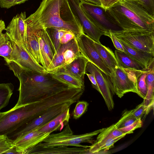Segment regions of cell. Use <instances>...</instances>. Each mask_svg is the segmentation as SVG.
<instances>
[{
    "instance_id": "obj_38",
    "label": "cell",
    "mask_w": 154,
    "mask_h": 154,
    "mask_svg": "<svg viewBox=\"0 0 154 154\" xmlns=\"http://www.w3.org/2000/svg\"><path fill=\"white\" fill-rule=\"evenodd\" d=\"M137 119L132 114V110L128 111L127 116L123 120L118 128L127 126L133 123Z\"/></svg>"
},
{
    "instance_id": "obj_10",
    "label": "cell",
    "mask_w": 154,
    "mask_h": 154,
    "mask_svg": "<svg viewBox=\"0 0 154 154\" xmlns=\"http://www.w3.org/2000/svg\"><path fill=\"white\" fill-rule=\"evenodd\" d=\"M81 55L75 37L66 44H60L46 71L48 72H54Z\"/></svg>"
},
{
    "instance_id": "obj_20",
    "label": "cell",
    "mask_w": 154,
    "mask_h": 154,
    "mask_svg": "<svg viewBox=\"0 0 154 154\" xmlns=\"http://www.w3.org/2000/svg\"><path fill=\"white\" fill-rule=\"evenodd\" d=\"M88 60L82 55L70 63L58 70L65 72L79 80L84 84V78L87 63Z\"/></svg>"
},
{
    "instance_id": "obj_24",
    "label": "cell",
    "mask_w": 154,
    "mask_h": 154,
    "mask_svg": "<svg viewBox=\"0 0 154 154\" xmlns=\"http://www.w3.org/2000/svg\"><path fill=\"white\" fill-rule=\"evenodd\" d=\"M115 54L119 66L125 69L142 70L146 68L142 64L131 58L124 52L116 50Z\"/></svg>"
},
{
    "instance_id": "obj_3",
    "label": "cell",
    "mask_w": 154,
    "mask_h": 154,
    "mask_svg": "<svg viewBox=\"0 0 154 154\" xmlns=\"http://www.w3.org/2000/svg\"><path fill=\"white\" fill-rule=\"evenodd\" d=\"M105 11L109 20L122 29L154 31V16L139 0H120Z\"/></svg>"
},
{
    "instance_id": "obj_30",
    "label": "cell",
    "mask_w": 154,
    "mask_h": 154,
    "mask_svg": "<svg viewBox=\"0 0 154 154\" xmlns=\"http://www.w3.org/2000/svg\"><path fill=\"white\" fill-rule=\"evenodd\" d=\"M46 29L48 32L55 53L60 45V38L67 30L54 28H48Z\"/></svg>"
},
{
    "instance_id": "obj_27",
    "label": "cell",
    "mask_w": 154,
    "mask_h": 154,
    "mask_svg": "<svg viewBox=\"0 0 154 154\" xmlns=\"http://www.w3.org/2000/svg\"><path fill=\"white\" fill-rule=\"evenodd\" d=\"M51 73L53 76L64 83L69 86L79 88H85L84 84L79 80L71 75L60 70H57Z\"/></svg>"
},
{
    "instance_id": "obj_29",
    "label": "cell",
    "mask_w": 154,
    "mask_h": 154,
    "mask_svg": "<svg viewBox=\"0 0 154 154\" xmlns=\"http://www.w3.org/2000/svg\"><path fill=\"white\" fill-rule=\"evenodd\" d=\"M13 48L11 40L5 33L0 38V56L4 57L5 60H10Z\"/></svg>"
},
{
    "instance_id": "obj_32",
    "label": "cell",
    "mask_w": 154,
    "mask_h": 154,
    "mask_svg": "<svg viewBox=\"0 0 154 154\" xmlns=\"http://www.w3.org/2000/svg\"><path fill=\"white\" fill-rule=\"evenodd\" d=\"M149 70L148 66L146 68L141 71L137 78V89L140 97L145 99L147 93V87L146 82V78Z\"/></svg>"
},
{
    "instance_id": "obj_4",
    "label": "cell",
    "mask_w": 154,
    "mask_h": 154,
    "mask_svg": "<svg viewBox=\"0 0 154 154\" xmlns=\"http://www.w3.org/2000/svg\"><path fill=\"white\" fill-rule=\"evenodd\" d=\"M42 113L41 106L36 102L14 106L5 112H0V135L8 136L40 116Z\"/></svg>"
},
{
    "instance_id": "obj_5",
    "label": "cell",
    "mask_w": 154,
    "mask_h": 154,
    "mask_svg": "<svg viewBox=\"0 0 154 154\" xmlns=\"http://www.w3.org/2000/svg\"><path fill=\"white\" fill-rule=\"evenodd\" d=\"M105 128H102L92 132L85 134L75 135L69 124L67 123L63 130L61 132L49 134L42 142L36 145L42 147L59 146H74L88 148L89 146L80 144L82 143L93 144L95 140L94 137L98 135Z\"/></svg>"
},
{
    "instance_id": "obj_40",
    "label": "cell",
    "mask_w": 154,
    "mask_h": 154,
    "mask_svg": "<svg viewBox=\"0 0 154 154\" xmlns=\"http://www.w3.org/2000/svg\"><path fill=\"white\" fill-rule=\"evenodd\" d=\"M101 4V7L104 11L112 7L120 0H99Z\"/></svg>"
},
{
    "instance_id": "obj_12",
    "label": "cell",
    "mask_w": 154,
    "mask_h": 154,
    "mask_svg": "<svg viewBox=\"0 0 154 154\" xmlns=\"http://www.w3.org/2000/svg\"><path fill=\"white\" fill-rule=\"evenodd\" d=\"M11 40L13 50L10 58L8 60L14 62L26 69L40 73L47 71L41 65L35 61L22 45Z\"/></svg>"
},
{
    "instance_id": "obj_35",
    "label": "cell",
    "mask_w": 154,
    "mask_h": 154,
    "mask_svg": "<svg viewBox=\"0 0 154 154\" xmlns=\"http://www.w3.org/2000/svg\"><path fill=\"white\" fill-rule=\"evenodd\" d=\"M142 120L140 118H139L131 124L118 129L124 133L126 134H129L133 133L135 129L142 127Z\"/></svg>"
},
{
    "instance_id": "obj_14",
    "label": "cell",
    "mask_w": 154,
    "mask_h": 154,
    "mask_svg": "<svg viewBox=\"0 0 154 154\" xmlns=\"http://www.w3.org/2000/svg\"><path fill=\"white\" fill-rule=\"evenodd\" d=\"M88 72L94 77L99 89L109 111L113 109L114 103L112 92L102 72L96 66L88 61L87 64L86 72Z\"/></svg>"
},
{
    "instance_id": "obj_16",
    "label": "cell",
    "mask_w": 154,
    "mask_h": 154,
    "mask_svg": "<svg viewBox=\"0 0 154 154\" xmlns=\"http://www.w3.org/2000/svg\"><path fill=\"white\" fill-rule=\"evenodd\" d=\"M35 30L38 37L43 67L46 70L53 59L55 51L46 29H42Z\"/></svg>"
},
{
    "instance_id": "obj_23",
    "label": "cell",
    "mask_w": 154,
    "mask_h": 154,
    "mask_svg": "<svg viewBox=\"0 0 154 154\" xmlns=\"http://www.w3.org/2000/svg\"><path fill=\"white\" fill-rule=\"evenodd\" d=\"M94 43L100 57L112 72L119 66L115 54L109 48L95 41Z\"/></svg>"
},
{
    "instance_id": "obj_19",
    "label": "cell",
    "mask_w": 154,
    "mask_h": 154,
    "mask_svg": "<svg viewBox=\"0 0 154 154\" xmlns=\"http://www.w3.org/2000/svg\"><path fill=\"white\" fill-rule=\"evenodd\" d=\"M23 47L35 62L44 67L38 37L35 30L27 28L26 41Z\"/></svg>"
},
{
    "instance_id": "obj_45",
    "label": "cell",
    "mask_w": 154,
    "mask_h": 154,
    "mask_svg": "<svg viewBox=\"0 0 154 154\" xmlns=\"http://www.w3.org/2000/svg\"><path fill=\"white\" fill-rule=\"evenodd\" d=\"M27 0H15L14 2V5L24 3Z\"/></svg>"
},
{
    "instance_id": "obj_13",
    "label": "cell",
    "mask_w": 154,
    "mask_h": 154,
    "mask_svg": "<svg viewBox=\"0 0 154 154\" xmlns=\"http://www.w3.org/2000/svg\"><path fill=\"white\" fill-rule=\"evenodd\" d=\"M25 12L14 16L6 28V34L10 39L24 47L26 41L27 27Z\"/></svg>"
},
{
    "instance_id": "obj_1",
    "label": "cell",
    "mask_w": 154,
    "mask_h": 154,
    "mask_svg": "<svg viewBox=\"0 0 154 154\" xmlns=\"http://www.w3.org/2000/svg\"><path fill=\"white\" fill-rule=\"evenodd\" d=\"M5 61L20 81L19 96L15 107L41 100L72 87L54 78L51 73L26 69L12 61Z\"/></svg>"
},
{
    "instance_id": "obj_21",
    "label": "cell",
    "mask_w": 154,
    "mask_h": 154,
    "mask_svg": "<svg viewBox=\"0 0 154 154\" xmlns=\"http://www.w3.org/2000/svg\"><path fill=\"white\" fill-rule=\"evenodd\" d=\"M69 109H66L49 122L38 129V130L42 132L50 134L58 130H62L65 125L69 123L70 118Z\"/></svg>"
},
{
    "instance_id": "obj_31",
    "label": "cell",
    "mask_w": 154,
    "mask_h": 154,
    "mask_svg": "<svg viewBox=\"0 0 154 154\" xmlns=\"http://www.w3.org/2000/svg\"><path fill=\"white\" fill-rule=\"evenodd\" d=\"M153 108L154 101L148 105H145L143 102L132 110V114L137 118H140L142 120Z\"/></svg>"
},
{
    "instance_id": "obj_39",
    "label": "cell",
    "mask_w": 154,
    "mask_h": 154,
    "mask_svg": "<svg viewBox=\"0 0 154 154\" xmlns=\"http://www.w3.org/2000/svg\"><path fill=\"white\" fill-rule=\"evenodd\" d=\"M75 37V34L72 32L67 30L60 38L61 44H65Z\"/></svg>"
},
{
    "instance_id": "obj_42",
    "label": "cell",
    "mask_w": 154,
    "mask_h": 154,
    "mask_svg": "<svg viewBox=\"0 0 154 154\" xmlns=\"http://www.w3.org/2000/svg\"><path fill=\"white\" fill-rule=\"evenodd\" d=\"M85 74L87 75L90 80L91 82L93 87L97 90L99 92V88L97 85L96 79L94 75L91 73L88 74L86 72L85 73Z\"/></svg>"
},
{
    "instance_id": "obj_8",
    "label": "cell",
    "mask_w": 154,
    "mask_h": 154,
    "mask_svg": "<svg viewBox=\"0 0 154 154\" xmlns=\"http://www.w3.org/2000/svg\"><path fill=\"white\" fill-rule=\"evenodd\" d=\"M68 0L73 13L82 26L84 33L94 41L101 44L100 37L108 30L82 8L79 0Z\"/></svg>"
},
{
    "instance_id": "obj_22",
    "label": "cell",
    "mask_w": 154,
    "mask_h": 154,
    "mask_svg": "<svg viewBox=\"0 0 154 154\" xmlns=\"http://www.w3.org/2000/svg\"><path fill=\"white\" fill-rule=\"evenodd\" d=\"M122 45L124 52L132 58L147 68L151 61L154 59V54L134 48L119 40Z\"/></svg>"
},
{
    "instance_id": "obj_15",
    "label": "cell",
    "mask_w": 154,
    "mask_h": 154,
    "mask_svg": "<svg viewBox=\"0 0 154 154\" xmlns=\"http://www.w3.org/2000/svg\"><path fill=\"white\" fill-rule=\"evenodd\" d=\"M39 131L38 129L22 134L14 140L18 154H25L29 149L42 142L49 134Z\"/></svg>"
},
{
    "instance_id": "obj_34",
    "label": "cell",
    "mask_w": 154,
    "mask_h": 154,
    "mask_svg": "<svg viewBox=\"0 0 154 154\" xmlns=\"http://www.w3.org/2000/svg\"><path fill=\"white\" fill-rule=\"evenodd\" d=\"M89 105L85 101H79L77 103L73 112V117L75 119L79 118L86 111Z\"/></svg>"
},
{
    "instance_id": "obj_36",
    "label": "cell",
    "mask_w": 154,
    "mask_h": 154,
    "mask_svg": "<svg viewBox=\"0 0 154 154\" xmlns=\"http://www.w3.org/2000/svg\"><path fill=\"white\" fill-rule=\"evenodd\" d=\"M104 35L107 36L110 38L114 46L117 50L124 52V49L121 42L119 39L112 34L111 30H108L106 32Z\"/></svg>"
},
{
    "instance_id": "obj_9",
    "label": "cell",
    "mask_w": 154,
    "mask_h": 154,
    "mask_svg": "<svg viewBox=\"0 0 154 154\" xmlns=\"http://www.w3.org/2000/svg\"><path fill=\"white\" fill-rule=\"evenodd\" d=\"M79 99H72L66 102L56 105L49 109L40 116L27 124L19 128L8 136L14 140L19 136L32 130L38 129L63 112L76 103Z\"/></svg>"
},
{
    "instance_id": "obj_33",
    "label": "cell",
    "mask_w": 154,
    "mask_h": 154,
    "mask_svg": "<svg viewBox=\"0 0 154 154\" xmlns=\"http://www.w3.org/2000/svg\"><path fill=\"white\" fill-rule=\"evenodd\" d=\"M14 146V140L10 139L7 135H0V154H6Z\"/></svg>"
},
{
    "instance_id": "obj_37",
    "label": "cell",
    "mask_w": 154,
    "mask_h": 154,
    "mask_svg": "<svg viewBox=\"0 0 154 154\" xmlns=\"http://www.w3.org/2000/svg\"><path fill=\"white\" fill-rule=\"evenodd\" d=\"M139 1L150 14L154 16V0H139Z\"/></svg>"
},
{
    "instance_id": "obj_44",
    "label": "cell",
    "mask_w": 154,
    "mask_h": 154,
    "mask_svg": "<svg viewBox=\"0 0 154 154\" xmlns=\"http://www.w3.org/2000/svg\"><path fill=\"white\" fill-rule=\"evenodd\" d=\"M6 27L5 23L3 20L0 19V38L2 36L3 33L2 32L5 30Z\"/></svg>"
},
{
    "instance_id": "obj_7",
    "label": "cell",
    "mask_w": 154,
    "mask_h": 154,
    "mask_svg": "<svg viewBox=\"0 0 154 154\" xmlns=\"http://www.w3.org/2000/svg\"><path fill=\"white\" fill-rule=\"evenodd\" d=\"M119 39L131 47L154 54V31L147 30H111Z\"/></svg>"
},
{
    "instance_id": "obj_43",
    "label": "cell",
    "mask_w": 154,
    "mask_h": 154,
    "mask_svg": "<svg viewBox=\"0 0 154 154\" xmlns=\"http://www.w3.org/2000/svg\"><path fill=\"white\" fill-rule=\"evenodd\" d=\"M83 1L91 4L94 5L101 7V4L99 0H79Z\"/></svg>"
},
{
    "instance_id": "obj_28",
    "label": "cell",
    "mask_w": 154,
    "mask_h": 154,
    "mask_svg": "<svg viewBox=\"0 0 154 154\" xmlns=\"http://www.w3.org/2000/svg\"><path fill=\"white\" fill-rule=\"evenodd\" d=\"M14 88L11 83L0 84V110L8 105Z\"/></svg>"
},
{
    "instance_id": "obj_6",
    "label": "cell",
    "mask_w": 154,
    "mask_h": 154,
    "mask_svg": "<svg viewBox=\"0 0 154 154\" xmlns=\"http://www.w3.org/2000/svg\"><path fill=\"white\" fill-rule=\"evenodd\" d=\"M142 70L125 69L118 66L110 76L104 74V76L112 92L119 98L129 92L135 93L140 97L137 89V78Z\"/></svg>"
},
{
    "instance_id": "obj_2",
    "label": "cell",
    "mask_w": 154,
    "mask_h": 154,
    "mask_svg": "<svg viewBox=\"0 0 154 154\" xmlns=\"http://www.w3.org/2000/svg\"><path fill=\"white\" fill-rule=\"evenodd\" d=\"M25 22L27 28L31 29H64L72 32L76 37L84 33L68 0H42L36 11Z\"/></svg>"
},
{
    "instance_id": "obj_26",
    "label": "cell",
    "mask_w": 154,
    "mask_h": 154,
    "mask_svg": "<svg viewBox=\"0 0 154 154\" xmlns=\"http://www.w3.org/2000/svg\"><path fill=\"white\" fill-rule=\"evenodd\" d=\"M123 135L116 138H110L100 141L95 142L88 148V153L95 154L101 151H106L113 147L114 144L118 141L124 137Z\"/></svg>"
},
{
    "instance_id": "obj_41",
    "label": "cell",
    "mask_w": 154,
    "mask_h": 154,
    "mask_svg": "<svg viewBox=\"0 0 154 154\" xmlns=\"http://www.w3.org/2000/svg\"><path fill=\"white\" fill-rule=\"evenodd\" d=\"M15 0H0V7L2 8L8 9L14 6Z\"/></svg>"
},
{
    "instance_id": "obj_18",
    "label": "cell",
    "mask_w": 154,
    "mask_h": 154,
    "mask_svg": "<svg viewBox=\"0 0 154 154\" xmlns=\"http://www.w3.org/2000/svg\"><path fill=\"white\" fill-rule=\"evenodd\" d=\"M82 8L107 30H117V26L108 19L104 9L101 7L85 2L80 1Z\"/></svg>"
},
{
    "instance_id": "obj_17",
    "label": "cell",
    "mask_w": 154,
    "mask_h": 154,
    "mask_svg": "<svg viewBox=\"0 0 154 154\" xmlns=\"http://www.w3.org/2000/svg\"><path fill=\"white\" fill-rule=\"evenodd\" d=\"M26 154H89L88 148L59 146L42 147L36 145L27 150Z\"/></svg>"
},
{
    "instance_id": "obj_11",
    "label": "cell",
    "mask_w": 154,
    "mask_h": 154,
    "mask_svg": "<svg viewBox=\"0 0 154 154\" xmlns=\"http://www.w3.org/2000/svg\"><path fill=\"white\" fill-rule=\"evenodd\" d=\"M75 38L82 55L97 66L103 73L110 76L112 72L100 57L94 45V41L85 33Z\"/></svg>"
},
{
    "instance_id": "obj_25",
    "label": "cell",
    "mask_w": 154,
    "mask_h": 154,
    "mask_svg": "<svg viewBox=\"0 0 154 154\" xmlns=\"http://www.w3.org/2000/svg\"><path fill=\"white\" fill-rule=\"evenodd\" d=\"M149 70L146 78L147 87V93L143 102L146 105L154 101V59L148 66Z\"/></svg>"
}]
</instances>
